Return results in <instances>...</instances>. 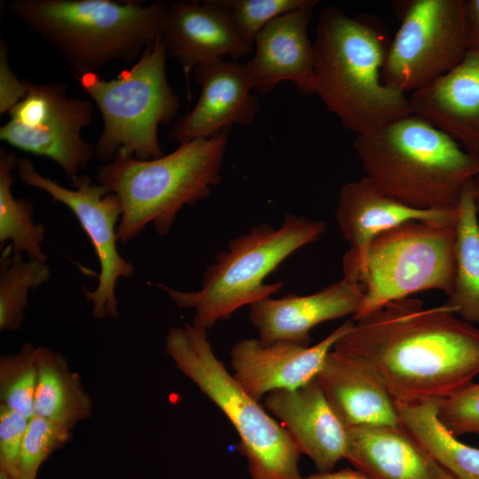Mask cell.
Returning <instances> with one entry per match:
<instances>
[{
    "instance_id": "5bb4252c",
    "label": "cell",
    "mask_w": 479,
    "mask_h": 479,
    "mask_svg": "<svg viewBox=\"0 0 479 479\" xmlns=\"http://www.w3.org/2000/svg\"><path fill=\"white\" fill-rule=\"evenodd\" d=\"M200 94L192 111L176 120L169 139L179 144L228 134L234 124L248 126L260 110L243 64L216 59L197 67Z\"/></svg>"
},
{
    "instance_id": "e575fe53",
    "label": "cell",
    "mask_w": 479,
    "mask_h": 479,
    "mask_svg": "<svg viewBox=\"0 0 479 479\" xmlns=\"http://www.w3.org/2000/svg\"><path fill=\"white\" fill-rule=\"evenodd\" d=\"M300 479H373L357 469L344 468L339 471L318 472Z\"/></svg>"
},
{
    "instance_id": "9a60e30c",
    "label": "cell",
    "mask_w": 479,
    "mask_h": 479,
    "mask_svg": "<svg viewBox=\"0 0 479 479\" xmlns=\"http://www.w3.org/2000/svg\"><path fill=\"white\" fill-rule=\"evenodd\" d=\"M317 4L314 0L280 15L257 34L254 56L243 64L253 90L266 95L290 81L302 95L315 94L314 48L307 28Z\"/></svg>"
},
{
    "instance_id": "44dd1931",
    "label": "cell",
    "mask_w": 479,
    "mask_h": 479,
    "mask_svg": "<svg viewBox=\"0 0 479 479\" xmlns=\"http://www.w3.org/2000/svg\"><path fill=\"white\" fill-rule=\"evenodd\" d=\"M412 114L479 153V52L467 51L453 68L409 96Z\"/></svg>"
},
{
    "instance_id": "52a82bcc",
    "label": "cell",
    "mask_w": 479,
    "mask_h": 479,
    "mask_svg": "<svg viewBox=\"0 0 479 479\" xmlns=\"http://www.w3.org/2000/svg\"><path fill=\"white\" fill-rule=\"evenodd\" d=\"M166 354L226 416L240 437L252 479H300V451L287 430L249 396L216 357L207 330L185 324L170 328Z\"/></svg>"
},
{
    "instance_id": "ac0fdd59",
    "label": "cell",
    "mask_w": 479,
    "mask_h": 479,
    "mask_svg": "<svg viewBox=\"0 0 479 479\" xmlns=\"http://www.w3.org/2000/svg\"><path fill=\"white\" fill-rule=\"evenodd\" d=\"M264 407L279 419L301 453L318 472L333 471L345 459L348 428L339 419L318 381L294 389H279L264 397Z\"/></svg>"
},
{
    "instance_id": "4fadbf2b",
    "label": "cell",
    "mask_w": 479,
    "mask_h": 479,
    "mask_svg": "<svg viewBox=\"0 0 479 479\" xmlns=\"http://www.w3.org/2000/svg\"><path fill=\"white\" fill-rule=\"evenodd\" d=\"M350 320L313 346L243 339L231 350L233 377L256 400L279 389H294L316 378L335 342L353 326Z\"/></svg>"
},
{
    "instance_id": "4dcf8cb0",
    "label": "cell",
    "mask_w": 479,
    "mask_h": 479,
    "mask_svg": "<svg viewBox=\"0 0 479 479\" xmlns=\"http://www.w3.org/2000/svg\"><path fill=\"white\" fill-rule=\"evenodd\" d=\"M437 417L455 436L479 435V383L473 381L437 400Z\"/></svg>"
},
{
    "instance_id": "d590c367",
    "label": "cell",
    "mask_w": 479,
    "mask_h": 479,
    "mask_svg": "<svg viewBox=\"0 0 479 479\" xmlns=\"http://www.w3.org/2000/svg\"><path fill=\"white\" fill-rule=\"evenodd\" d=\"M472 191L475 205L479 217V173L472 180Z\"/></svg>"
},
{
    "instance_id": "4316f807",
    "label": "cell",
    "mask_w": 479,
    "mask_h": 479,
    "mask_svg": "<svg viewBox=\"0 0 479 479\" xmlns=\"http://www.w3.org/2000/svg\"><path fill=\"white\" fill-rule=\"evenodd\" d=\"M5 249L0 268V329L16 331L20 328L27 307V294L46 282L51 275L46 263L35 260L24 261L22 255L9 256Z\"/></svg>"
},
{
    "instance_id": "277c9868",
    "label": "cell",
    "mask_w": 479,
    "mask_h": 479,
    "mask_svg": "<svg viewBox=\"0 0 479 479\" xmlns=\"http://www.w3.org/2000/svg\"><path fill=\"white\" fill-rule=\"evenodd\" d=\"M169 4L157 1L11 0L17 19L79 75L114 61L137 62L161 34Z\"/></svg>"
},
{
    "instance_id": "e0dca14e",
    "label": "cell",
    "mask_w": 479,
    "mask_h": 479,
    "mask_svg": "<svg viewBox=\"0 0 479 479\" xmlns=\"http://www.w3.org/2000/svg\"><path fill=\"white\" fill-rule=\"evenodd\" d=\"M363 295L357 279L343 275L340 280L311 294H289L255 302L248 306L249 319L264 344L288 342L308 346L314 326L354 316Z\"/></svg>"
},
{
    "instance_id": "7a4b0ae2",
    "label": "cell",
    "mask_w": 479,
    "mask_h": 479,
    "mask_svg": "<svg viewBox=\"0 0 479 479\" xmlns=\"http://www.w3.org/2000/svg\"><path fill=\"white\" fill-rule=\"evenodd\" d=\"M389 43L374 16L350 17L334 6L320 12L313 42L315 94L357 135L412 114L409 97L382 80Z\"/></svg>"
},
{
    "instance_id": "2e32d148",
    "label": "cell",
    "mask_w": 479,
    "mask_h": 479,
    "mask_svg": "<svg viewBox=\"0 0 479 479\" xmlns=\"http://www.w3.org/2000/svg\"><path fill=\"white\" fill-rule=\"evenodd\" d=\"M454 210H424L404 204L382 192L367 177L346 183L341 189L335 218L340 232L350 245L342 259L344 275L357 279V271L373 240L404 223L456 222Z\"/></svg>"
},
{
    "instance_id": "5b68a950",
    "label": "cell",
    "mask_w": 479,
    "mask_h": 479,
    "mask_svg": "<svg viewBox=\"0 0 479 479\" xmlns=\"http://www.w3.org/2000/svg\"><path fill=\"white\" fill-rule=\"evenodd\" d=\"M227 140V134L197 138L145 161L118 150L101 165L98 185L115 194L122 208L119 241L128 243L150 224L159 235H166L185 206L207 198L221 182Z\"/></svg>"
},
{
    "instance_id": "30bf717a",
    "label": "cell",
    "mask_w": 479,
    "mask_h": 479,
    "mask_svg": "<svg viewBox=\"0 0 479 479\" xmlns=\"http://www.w3.org/2000/svg\"><path fill=\"white\" fill-rule=\"evenodd\" d=\"M392 4L400 25L390 39L382 80L406 94L441 77L465 56L463 0H401Z\"/></svg>"
},
{
    "instance_id": "d4e9b609",
    "label": "cell",
    "mask_w": 479,
    "mask_h": 479,
    "mask_svg": "<svg viewBox=\"0 0 479 479\" xmlns=\"http://www.w3.org/2000/svg\"><path fill=\"white\" fill-rule=\"evenodd\" d=\"M472 180L465 186L458 206L455 277L445 304L452 307L462 320L479 325V217Z\"/></svg>"
},
{
    "instance_id": "d6a6232c",
    "label": "cell",
    "mask_w": 479,
    "mask_h": 479,
    "mask_svg": "<svg viewBox=\"0 0 479 479\" xmlns=\"http://www.w3.org/2000/svg\"><path fill=\"white\" fill-rule=\"evenodd\" d=\"M27 94V86L9 67L7 46L0 41V114L9 113Z\"/></svg>"
},
{
    "instance_id": "8992f818",
    "label": "cell",
    "mask_w": 479,
    "mask_h": 479,
    "mask_svg": "<svg viewBox=\"0 0 479 479\" xmlns=\"http://www.w3.org/2000/svg\"><path fill=\"white\" fill-rule=\"evenodd\" d=\"M326 230L322 221L287 214L278 229L256 224L247 234L230 240L228 250L216 255V263L205 271L199 290L158 287L179 308L193 310L192 325L207 330L240 308L278 292L284 282L265 284L264 279L294 252L319 240Z\"/></svg>"
},
{
    "instance_id": "83f0119b",
    "label": "cell",
    "mask_w": 479,
    "mask_h": 479,
    "mask_svg": "<svg viewBox=\"0 0 479 479\" xmlns=\"http://www.w3.org/2000/svg\"><path fill=\"white\" fill-rule=\"evenodd\" d=\"M38 381V347L25 343L16 353L0 357V401L31 419Z\"/></svg>"
},
{
    "instance_id": "836d02e7",
    "label": "cell",
    "mask_w": 479,
    "mask_h": 479,
    "mask_svg": "<svg viewBox=\"0 0 479 479\" xmlns=\"http://www.w3.org/2000/svg\"><path fill=\"white\" fill-rule=\"evenodd\" d=\"M467 51L479 52V0H463Z\"/></svg>"
},
{
    "instance_id": "7c38bea8",
    "label": "cell",
    "mask_w": 479,
    "mask_h": 479,
    "mask_svg": "<svg viewBox=\"0 0 479 479\" xmlns=\"http://www.w3.org/2000/svg\"><path fill=\"white\" fill-rule=\"evenodd\" d=\"M15 170L20 181L46 192L53 202L67 206L75 216L88 236L100 265L98 283L93 291L83 289L92 303V316L97 318H117L118 302L115 296L119 279L133 276V264L117 249V223L122 208L118 197L91 178L78 175L72 179L73 189L39 174L27 158H19Z\"/></svg>"
},
{
    "instance_id": "8d00e7d4",
    "label": "cell",
    "mask_w": 479,
    "mask_h": 479,
    "mask_svg": "<svg viewBox=\"0 0 479 479\" xmlns=\"http://www.w3.org/2000/svg\"><path fill=\"white\" fill-rule=\"evenodd\" d=\"M0 479H14V478H12L6 475L5 474L0 473Z\"/></svg>"
},
{
    "instance_id": "7402d4cb",
    "label": "cell",
    "mask_w": 479,
    "mask_h": 479,
    "mask_svg": "<svg viewBox=\"0 0 479 479\" xmlns=\"http://www.w3.org/2000/svg\"><path fill=\"white\" fill-rule=\"evenodd\" d=\"M345 459L373 479H456L403 426L348 428Z\"/></svg>"
},
{
    "instance_id": "ba28073f",
    "label": "cell",
    "mask_w": 479,
    "mask_h": 479,
    "mask_svg": "<svg viewBox=\"0 0 479 479\" xmlns=\"http://www.w3.org/2000/svg\"><path fill=\"white\" fill-rule=\"evenodd\" d=\"M167 56L161 34L117 78L104 80L98 73L77 76L101 114L103 129L94 145L99 161H111L118 150L143 161L164 155L158 126L172 122L180 107L166 78Z\"/></svg>"
},
{
    "instance_id": "d6986e66",
    "label": "cell",
    "mask_w": 479,
    "mask_h": 479,
    "mask_svg": "<svg viewBox=\"0 0 479 479\" xmlns=\"http://www.w3.org/2000/svg\"><path fill=\"white\" fill-rule=\"evenodd\" d=\"M161 37L167 55L182 66L186 81L197 67L227 56L236 61L253 51L215 0L169 4Z\"/></svg>"
},
{
    "instance_id": "603a6c76",
    "label": "cell",
    "mask_w": 479,
    "mask_h": 479,
    "mask_svg": "<svg viewBox=\"0 0 479 479\" xmlns=\"http://www.w3.org/2000/svg\"><path fill=\"white\" fill-rule=\"evenodd\" d=\"M91 412L90 397L64 356L39 346L34 415L71 430L79 421L90 418Z\"/></svg>"
},
{
    "instance_id": "8fae6325",
    "label": "cell",
    "mask_w": 479,
    "mask_h": 479,
    "mask_svg": "<svg viewBox=\"0 0 479 479\" xmlns=\"http://www.w3.org/2000/svg\"><path fill=\"white\" fill-rule=\"evenodd\" d=\"M23 81L27 94L9 111L10 120L0 128V140L54 161L75 178L95 156L94 145L81 136L91 121L92 102L67 96V88L60 83Z\"/></svg>"
},
{
    "instance_id": "1f68e13d",
    "label": "cell",
    "mask_w": 479,
    "mask_h": 479,
    "mask_svg": "<svg viewBox=\"0 0 479 479\" xmlns=\"http://www.w3.org/2000/svg\"><path fill=\"white\" fill-rule=\"evenodd\" d=\"M28 422L23 414L0 404V473L14 479Z\"/></svg>"
},
{
    "instance_id": "cb8c5ba5",
    "label": "cell",
    "mask_w": 479,
    "mask_h": 479,
    "mask_svg": "<svg viewBox=\"0 0 479 479\" xmlns=\"http://www.w3.org/2000/svg\"><path fill=\"white\" fill-rule=\"evenodd\" d=\"M402 425L456 479H479V448L462 443L437 417V400L396 404Z\"/></svg>"
},
{
    "instance_id": "6da1fadb",
    "label": "cell",
    "mask_w": 479,
    "mask_h": 479,
    "mask_svg": "<svg viewBox=\"0 0 479 479\" xmlns=\"http://www.w3.org/2000/svg\"><path fill=\"white\" fill-rule=\"evenodd\" d=\"M334 349L372 363L396 404L440 400L479 374V329L412 297L354 321Z\"/></svg>"
},
{
    "instance_id": "9c48e42d",
    "label": "cell",
    "mask_w": 479,
    "mask_h": 479,
    "mask_svg": "<svg viewBox=\"0 0 479 479\" xmlns=\"http://www.w3.org/2000/svg\"><path fill=\"white\" fill-rule=\"evenodd\" d=\"M456 222L413 220L377 236L357 271L364 295L354 321L418 292L438 290L449 296Z\"/></svg>"
},
{
    "instance_id": "484cf974",
    "label": "cell",
    "mask_w": 479,
    "mask_h": 479,
    "mask_svg": "<svg viewBox=\"0 0 479 479\" xmlns=\"http://www.w3.org/2000/svg\"><path fill=\"white\" fill-rule=\"evenodd\" d=\"M18 158L12 152L0 150V242L11 241L7 247L12 255L26 253L29 260L46 263L43 250L45 228L33 219V203L24 198H15L12 192L14 183L12 171Z\"/></svg>"
},
{
    "instance_id": "f546056e",
    "label": "cell",
    "mask_w": 479,
    "mask_h": 479,
    "mask_svg": "<svg viewBox=\"0 0 479 479\" xmlns=\"http://www.w3.org/2000/svg\"><path fill=\"white\" fill-rule=\"evenodd\" d=\"M71 438V430L34 415L20 448L16 479H35L41 465Z\"/></svg>"
},
{
    "instance_id": "ffe728a7",
    "label": "cell",
    "mask_w": 479,
    "mask_h": 479,
    "mask_svg": "<svg viewBox=\"0 0 479 479\" xmlns=\"http://www.w3.org/2000/svg\"><path fill=\"white\" fill-rule=\"evenodd\" d=\"M316 380L347 428L402 425L383 379L368 360L334 349Z\"/></svg>"
},
{
    "instance_id": "f1b7e54d",
    "label": "cell",
    "mask_w": 479,
    "mask_h": 479,
    "mask_svg": "<svg viewBox=\"0 0 479 479\" xmlns=\"http://www.w3.org/2000/svg\"><path fill=\"white\" fill-rule=\"evenodd\" d=\"M314 0H215L238 35L254 46L257 34L271 20Z\"/></svg>"
},
{
    "instance_id": "3957f363",
    "label": "cell",
    "mask_w": 479,
    "mask_h": 479,
    "mask_svg": "<svg viewBox=\"0 0 479 479\" xmlns=\"http://www.w3.org/2000/svg\"><path fill=\"white\" fill-rule=\"evenodd\" d=\"M353 148L365 177L419 209H457L465 186L479 173V153L412 114L357 135Z\"/></svg>"
}]
</instances>
